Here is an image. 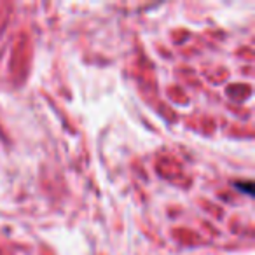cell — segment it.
I'll return each mask as SVG.
<instances>
[]
</instances>
